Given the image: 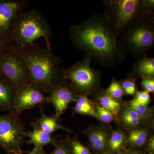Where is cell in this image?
<instances>
[{"label": "cell", "instance_id": "31", "mask_svg": "<svg viewBox=\"0 0 154 154\" xmlns=\"http://www.w3.org/2000/svg\"><path fill=\"white\" fill-rule=\"evenodd\" d=\"M26 154H48L45 152L43 150V149L33 148L31 151L28 152Z\"/></svg>", "mask_w": 154, "mask_h": 154}, {"label": "cell", "instance_id": "21", "mask_svg": "<svg viewBox=\"0 0 154 154\" xmlns=\"http://www.w3.org/2000/svg\"><path fill=\"white\" fill-rule=\"evenodd\" d=\"M75 107H73V115L80 114L88 115L97 119L95 110V102L88 96L79 95L75 102Z\"/></svg>", "mask_w": 154, "mask_h": 154}, {"label": "cell", "instance_id": "19", "mask_svg": "<svg viewBox=\"0 0 154 154\" xmlns=\"http://www.w3.org/2000/svg\"><path fill=\"white\" fill-rule=\"evenodd\" d=\"M94 102L100 106L109 110L117 119L119 113L124 104L123 101L113 99L102 88L98 93L92 96Z\"/></svg>", "mask_w": 154, "mask_h": 154}, {"label": "cell", "instance_id": "11", "mask_svg": "<svg viewBox=\"0 0 154 154\" xmlns=\"http://www.w3.org/2000/svg\"><path fill=\"white\" fill-rule=\"evenodd\" d=\"M48 93V103L53 105L54 115L59 118L65 113L70 103L76 102L78 96L66 82L54 86Z\"/></svg>", "mask_w": 154, "mask_h": 154}, {"label": "cell", "instance_id": "8", "mask_svg": "<svg viewBox=\"0 0 154 154\" xmlns=\"http://www.w3.org/2000/svg\"><path fill=\"white\" fill-rule=\"evenodd\" d=\"M25 126L20 115L13 112L0 115V148L6 154H22L26 137Z\"/></svg>", "mask_w": 154, "mask_h": 154}, {"label": "cell", "instance_id": "16", "mask_svg": "<svg viewBox=\"0 0 154 154\" xmlns=\"http://www.w3.org/2000/svg\"><path fill=\"white\" fill-rule=\"evenodd\" d=\"M152 128L149 125L140 127L127 131L126 146L131 149H137L145 145L151 135Z\"/></svg>", "mask_w": 154, "mask_h": 154}, {"label": "cell", "instance_id": "3", "mask_svg": "<svg viewBox=\"0 0 154 154\" xmlns=\"http://www.w3.org/2000/svg\"><path fill=\"white\" fill-rule=\"evenodd\" d=\"M52 30L41 12L35 9L21 12L17 16L12 33V42L19 47L35 44V40L43 38L46 46L51 48Z\"/></svg>", "mask_w": 154, "mask_h": 154}, {"label": "cell", "instance_id": "22", "mask_svg": "<svg viewBox=\"0 0 154 154\" xmlns=\"http://www.w3.org/2000/svg\"><path fill=\"white\" fill-rule=\"evenodd\" d=\"M127 105L131 108L142 119L149 123L154 115V109L149 105L137 103L133 99L126 102Z\"/></svg>", "mask_w": 154, "mask_h": 154}, {"label": "cell", "instance_id": "26", "mask_svg": "<svg viewBox=\"0 0 154 154\" xmlns=\"http://www.w3.org/2000/svg\"><path fill=\"white\" fill-rule=\"evenodd\" d=\"M105 90V92L113 99L122 101L124 93L120 83L116 79H112L110 85Z\"/></svg>", "mask_w": 154, "mask_h": 154}, {"label": "cell", "instance_id": "7", "mask_svg": "<svg viewBox=\"0 0 154 154\" xmlns=\"http://www.w3.org/2000/svg\"><path fill=\"white\" fill-rule=\"evenodd\" d=\"M0 75L17 91L30 83L26 64L13 42L3 44L0 47Z\"/></svg>", "mask_w": 154, "mask_h": 154}, {"label": "cell", "instance_id": "20", "mask_svg": "<svg viewBox=\"0 0 154 154\" xmlns=\"http://www.w3.org/2000/svg\"><path fill=\"white\" fill-rule=\"evenodd\" d=\"M126 146V133L123 129H112L107 142V154H118Z\"/></svg>", "mask_w": 154, "mask_h": 154}, {"label": "cell", "instance_id": "32", "mask_svg": "<svg viewBox=\"0 0 154 154\" xmlns=\"http://www.w3.org/2000/svg\"><path fill=\"white\" fill-rule=\"evenodd\" d=\"M127 154H146L144 152L140 150L131 149L129 150L126 151Z\"/></svg>", "mask_w": 154, "mask_h": 154}, {"label": "cell", "instance_id": "15", "mask_svg": "<svg viewBox=\"0 0 154 154\" xmlns=\"http://www.w3.org/2000/svg\"><path fill=\"white\" fill-rule=\"evenodd\" d=\"M17 91L11 83L0 75V111H11Z\"/></svg>", "mask_w": 154, "mask_h": 154}, {"label": "cell", "instance_id": "23", "mask_svg": "<svg viewBox=\"0 0 154 154\" xmlns=\"http://www.w3.org/2000/svg\"><path fill=\"white\" fill-rule=\"evenodd\" d=\"M72 154H93L87 146L79 140L78 135L72 138L66 135V137Z\"/></svg>", "mask_w": 154, "mask_h": 154}, {"label": "cell", "instance_id": "17", "mask_svg": "<svg viewBox=\"0 0 154 154\" xmlns=\"http://www.w3.org/2000/svg\"><path fill=\"white\" fill-rule=\"evenodd\" d=\"M150 76H154V58L147 55L137 59L128 73V76L136 79Z\"/></svg>", "mask_w": 154, "mask_h": 154}, {"label": "cell", "instance_id": "5", "mask_svg": "<svg viewBox=\"0 0 154 154\" xmlns=\"http://www.w3.org/2000/svg\"><path fill=\"white\" fill-rule=\"evenodd\" d=\"M90 58L77 62L68 69H64L65 81L77 95L94 96L102 88L100 87L102 73L91 67Z\"/></svg>", "mask_w": 154, "mask_h": 154}, {"label": "cell", "instance_id": "13", "mask_svg": "<svg viewBox=\"0 0 154 154\" xmlns=\"http://www.w3.org/2000/svg\"><path fill=\"white\" fill-rule=\"evenodd\" d=\"M119 124L127 131L149 125L144 121L131 107L124 102V105L119 113L117 121Z\"/></svg>", "mask_w": 154, "mask_h": 154}, {"label": "cell", "instance_id": "1", "mask_svg": "<svg viewBox=\"0 0 154 154\" xmlns=\"http://www.w3.org/2000/svg\"><path fill=\"white\" fill-rule=\"evenodd\" d=\"M70 41L76 48L103 66L112 67L126 59L127 54L104 14L96 13L68 29Z\"/></svg>", "mask_w": 154, "mask_h": 154}, {"label": "cell", "instance_id": "33", "mask_svg": "<svg viewBox=\"0 0 154 154\" xmlns=\"http://www.w3.org/2000/svg\"><path fill=\"white\" fill-rule=\"evenodd\" d=\"M118 154H127L126 150L124 149L123 150L120 152Z\"/></svg>", "mask_w": 154, "mask_h": 154}, {"label": "cell", "instance_id": "14", "mask_svg": "<svg viewBox=\"0 0 154 154\" xmlns=\"http://www.w3.org/2000/svg\"><path fill=\"white\" fill-rule=\"evenodd\" d=\"M40 116L31 123V125L36 126L45 133L52 135L54 132L58 130H63L69 133H72L68 128L64 126L59 123V118L55 115L47 116L42 109V106H39Z\"/></svg>", "mask_w": 154, "mask_h": 154}, {"label": "cell", "instance_id": "10", "mask_svg": "<svg viewBox=\"0 0 154 154\" xmlns=\"http://www.w3.org/2000/svg\"><path fill=\"white\" fill-rule=\"evenodd\" d=\"M45 94L37 86L29 83L17 91L11 111L20 116L25 110L48 104V96Z\"/></svg>", "mask_w": 154, "mask_h": 154}, {"label": "cell", "instance_id": "4", "mask_svg": "<svg viewBox=\"0 0 154 154\" xmlns=\"http://www.w3.org/2000/svg\"><path fill=\"white\" fill-rule=\"evenodd\" d=\"M126 54L135 58L146 55L154 45V14H147L136 19L118 35Z\"/></svg>", "mask_w": 154, "mask_h": 154}, {"label": "cell", "instance_id": "34", "mask_svg": "<svg viewBox=\"0 0 154 154\" xmlns=\"http://www.w3.org/2000/svg\"><path fill=\"white\" fill-rule=\"evenodd\" d=\"M3 43H1V42H0V47H1V46H2V45H3Z\"/></svg>", "mask_w": 154, "mask_h": 154}, {"label": "cell", "instance_id": "2", "mask_svg": "<svg viewBox=\"0 0 154 154\" xmlns=\"http://www.w3.org/2000/svg\"><path fill=\"white\" fill-rule=\"evenodd\" d=\"M16 45L28 69L30 83L47 94L54 86L66 82L61 60L53 54L51 48L35 43L24 47Z\"/></svg>", "mask_w": 154, "mask_h": 154}, {"label": "cell", "instance_id": "25", "mask_svg": "<svg viewBox=\"0 0 154 154\" xmlns=\"http://www.w3.org/2000/svg\"><path fill=\"white\" fill-rule=\"evenodd\" d=\"M95 110L97 115V119L104 124H109L113 121L117 122V119L113 113L107 109L101 107L96 102Z\"/></svg>", "mask_w": 154, "mask_h": 154}, {"label": "cell", "instance_id": "6", "mask_svg": "<svg viewBox=\"0 0 154 154\" xmlns=\"http://www.w3.org/2000/svg\"><path fill=\"white\" fill-rule=\"evenodd\" d=\"M104 15L118 35L140 17L154 14L145 5L143 0H105Z\"/></svg>", "mask_w": 154, "mask_h": 154}, {"label": "cell", "instance_id": "28", "mask_svg": "<svg viewBox=\"0 0 154 154\" xmlns=\"http://www.w3.org/2000/svg\"><path fill=\"white\" fill-rule=\"evenodd\" d=\"M133 99L138 104L149 105L150 102L151 96L149 93L147 91H138Z\"/></svg>", "mask_w": 154, "mask_h": 154}, {"label": "cell", "instance_id": "18", "mask_svg": "<svg viewBox=\"0 0 154 154\" xmlns=\"http://www.w3.org/2000/svg\"><path fill=\"white\" fill-rule=\"evenodd\" d=\"M31 126L33 130L26 131V137L29 138V140L26 141V143L28 145H33V148L43 149L45 146L54 145L58 138L59 136H53L45 133L36 126Z\"/></svg>", "mask_w": 154, "mask_h": 154}, {"label": "cell", "instance_id": "24", "mask_svg": "<svg viewBox=\"0 0 154 154\" xmlns=\"http://www.w3.org/2000/svg\"><path fill=\"white\" fill-rule=\"evenodd\" d=\"M136 78L128 76L119 81L124 95L134 96L138 91Z\"/></svg>", "mask_w": 154, "mask_h": 154}, {"label": "cell", "instance_id": "30", "mask_svg": "<svg viewBox=\"0 0 154 154\" xmlns=\"http://www.w3.org/2000/svg\"><path fill=\"white\" fill-rule=\"evenodd\" d=\"M146 148L150 154H154V136L153 134L150 136L146 143Z\"/></svg>", "mask_w": 154, "mask_h": 154}, {"label": "cell", "instance_id": "27", "mask_svg": "<svg viewBox=\"0 0 154 154\" xmlns=\"http://www.w3.org/2000/svg\"><path fill=\"white\" fill-rule=\"evenodd\" d=\"M53 151L48 154H72L66 139H57L53 145Z\"/></svg>", "mask_w": 154, "mask_h": 154}, {"label": "cell", "instance_id": "9", "mask_svg": "<svg viewBox=\"0 0 154 154\" xmlns=\"http://www.w3.org/2000/svg\"><path fill=\"white\" fill-rule=\"evenodd\" d=\"M28 3L27 0H0V42L6 44L12 42L14 23Z\"/></svg>", "mask_w": 154, "mask_h": 154}, {"label": "cell", "instance_id": "29", "mask_svg": "<svg viewBox=\"0 0 154 154\" xmlns=\"http://www.w3.org/2000/svg\"><path fill=\"white\" fill-rule=\"evenodd\" d=\"M141 85L144 89V91L149 93H154V76H146L142 78Z\"/></svg>", "mask_w": 154, "mask_h": 154}, {"label": "cell", "instance_id": "12", "mask_svg": "<svg viewBox=\"0 0 154 154\" xmlns=\"http://www.w3.org/2000/svg\"><path fill=\"white\" fill-rule=\"evenodd\" d=\"M112 128L104 125H91L82 133L89 139L92 149L96 154H107V144Z\"/></svg>", "mask_w": 154, "mask_h": 154}]
</instances>
